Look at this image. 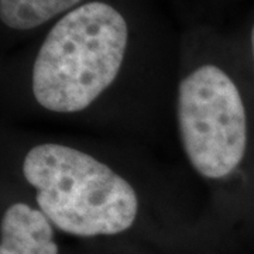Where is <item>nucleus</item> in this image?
<instances>
[{"label":"nucleus","instance_id":"nucleus-1","mask_svg":"<svg viewBox=\"0 0 254 254\" xmlns=\"http://www.w3.org/2000/svg\"><path fill=\"white\" fill-rule=\"evenodd\" d=\"M174 75L148 46L134 10L89 0L4 71L1 95L18 115L148 133L173 108Z\"/></svg>","mask_w":254,"mask_h":254},{"label":"nucleus","instance_id":"nucleus-2","mask_svg":"<svg viewBox=\"0 0 254 254\" xmlns=\"http://www.w3.org/2000/svg\"><path fill=\"white\" fill-rule=\"evenodd\" d=\"M175 65V134L206 213L254 236V88L239 36L198 28Z\"/></svg>","mask_w":254,"mask_h":254},{"label":"nucleus","instance_id":"nucleus-3","mask_svg":"<svg viewBox=\"0 0 254 254\" xmlns=\"http://www.w3.org/2000/svg\"><path fill=\"white\" fill-rule=\"evenodd\" d=\"M1 178L17 185L55 226L78 239L131 235L165 209L193 208L167 182L109 147L68 137L3 138Z\"/></svg>","mask_w":254,"mask_h":254},{"label":"nucleus","instance_id":"nucleus-4","mask_svg":"<svg viewBox=\"0 0 254 254\" xmlns=\"http://www.w3.org/2000/svg\"><path fill=\"white\" fill-rule=\"evenodd\" d=\"M0 203V254H61L53 222L6 178H1Z\"/></svg>","mask_w":254,"mask_h":254},{"label":"nucleus","instance_id":"nucleus-5","mask_svg":"<svg viewBox=\"0 0 254 254\" xmlns=\"http://www.w3.org/2000/svg\"><path fill=\"white\" fill-rule=\"evenodd\" d=\"M89 0H0L1 28L11 36L33 34Z\"/></svg>","mask_w":254,"mask_h":254},{"label":"nucleus","instance_id":"nucleus-6","mask_svg":"<svg viewBox=\"0 0 254 254\" xmlns=\"http://www.w3.org/2000/svg\"><path fill=\"white\" fill-rule=\"evenodd\" d=\"M237 36L245 53L246 63L249 66V72L252 76V83L254 88V9L245 24V28L240 33H237Z\"/></svg>","mask_w":254,"mask_h":254}]
</instances>
